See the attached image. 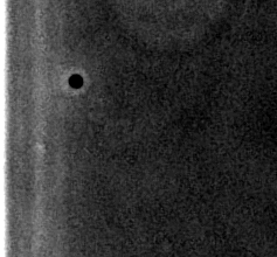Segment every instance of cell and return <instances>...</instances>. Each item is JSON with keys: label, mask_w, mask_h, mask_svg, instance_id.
Listing matches in <instances>:
<instances>
[{"label": "cell", "mask_w": 277, "mask_h": 257, "mask_svg": "<svg viewBox=\"0 0 277 257\" xmlns=\"http://www.w3.org/2000/svg\"><path fill=\"white\" fill-rule=\"evenodd\" d=\"M83 83V81H82V77L80 75H74L70 77V80H69V84L72 85V88H80Z\"/></svg>", "instance_id": "obj_1"}]
</instances>
